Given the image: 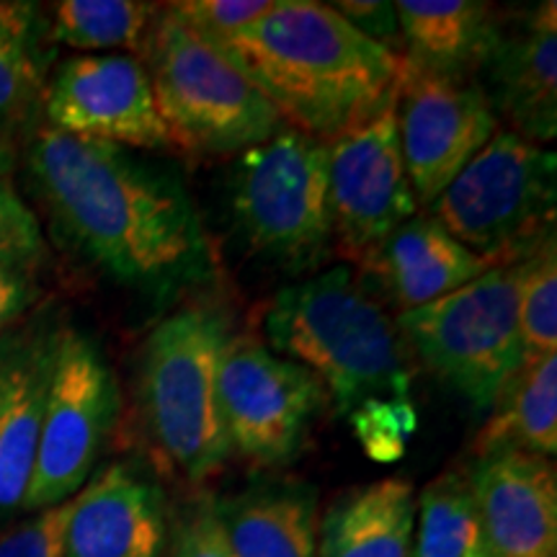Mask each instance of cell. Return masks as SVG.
I'll return each instance as SVG.
<instances>
[{
    "label": "cell",
    "instance_id": "1",
    "mask_svg": "<svg viewBox=\"0 0 557 557\" xmlns=\"http://www.w3.org/2000/svg\"><path fill=\"white\" fill-rule=\"evenodd\" d=\"M26 176L58 238L111 282L163 299L209 271L197 207L169 165L41 124Z\"/></svg>",
    "mask_w": 557,
    "mask_h": 557
},
{
    "label": "cell",
    "instance_id": "2",
    "mask_svg": "<svg viewBox=\"0 0 557 557\" xmlns=\"http://www.w3.org/2000/svg\"><path fill=\"white\" fill-rule=\"evenodd\" d=\"M284 124L331 143L398 94L403 58L361 37L329 3L276 0L222 41Z\"/></svg>",
    "mask_w": 557,
    "mask_h": 557
},
{
    "label": "cell",
    "instance_id": "3",
    "mask_svg": "<svg viewBox=\"0 0 557 557\" xmlns=\"http://www.w3.org/2000/svg\"><path fill=\"white\" fill-rule=\"evenodd\" d=\"M263 338L310 369L341 413L410 395L416 359L398 320L348 263L278 289L263 312Z\"/></svg>",
    "mask_w": 557,
    "mask_h": 557
},
{
    "label": "cell",
    "instance_id": "4",
    "mask_svg": "<svg viewBox=\"0 0 557 557\" xmlns=\"http://www.w3.org/2000/svg\"><path fill=\"white\" fill-rule=\"evenodd\" d=\"M139 60L150 73L171 148L191 156H240L287 127L238 60L165 5Z\"/></svg>",
    "mask_w": 557,
    "mask_h": 557
},
{
    "label": "cell",
    "instance_id": "5",
    "mask_svg": "<svg viewBox=\"0 0 557 557\" xmlns=\"http://www.w3.org/2000/svg\"><path fill=\"white\" fill-rule=\"evenodd\" d=\"M230 333L218 305L189 302L160 320L143 348L145 423L165 462L191 485L207 483L233 457L218 387Z\"/></svg>",
    "mask_w": 557,
    "mask_h": 557
},
{
    "label": "cell",
    "instance_id": "6",
    "mask_svg": "<svg viewBox=\"0 0 557 557\" xmlns=\"http://www.w3.org/2000/svg\"><path fill=\"white\" fill-rule=\"evenodd\" d=\"M230 207L256 259L287 274L315 271L333 248L329 143L287 124L240 152L230 176Z\"/></svg>",
    "mask_w": 557,
    "mask_h": 557
},
{
    "label": "cell",
    "instance_id": "7",
    "mask_svg": "<svg viewBox=\"0 0 557 557\" xmlns=\"http://www.w3.org/2000/svg\"><path fill=\"white\" fill-rule=\"evenodd\" d=\"M555 205V152L498 129L438 194L429 218L491 267H506L553 238Z\"/></svg>",
    "mask_w": 557,
    "mask_h": 557
},
{
    "label": "cell",
    "instance_id": "8",
    "mask_svg": "<svg viewBox=\"0 0 557 557\" xmlns=\"http://www.w3.org/2000/svg\"><path fill=\"white\" fill-rule=\"evenodd\" d=\"M521 261L487 269L468 287L400 312L398 329L429 372L487 413L500 387L524 364L519 333Z\"/></svg>",
    "mask_w": 557,
    "mask_h": 557
},
{
    "label": "cell",
    "instance_id": "9",
    "mask_svg": "<svg viewBox=\"0 0 557 557\" xmlns=\"http://www.w3.org/2000/svg\"><path fill=\"white\" fill-rule=\"evenodd\" d=\"M120 410V382L99 344L75 329H60L24 511L67 504L88 483Z\"/></svg>",
    "mask_w": 557,
    "mask_h": 557
},
{
    "label": "cell",
    "instance_id": "10",
    "mask_svg": "<svg viewBox=\"0 0 557 557\" xmlns=\"http://www.w3.org/2000/svg\"><path fill=\"white\" fill-rule=\"evenodd\" d=\"M218 387L230 447L263 468L297 457L331 400L310 369L248 333H230Z\"/></svg>",
    "mask_w": 557,
    "mask_h": 557
},
{
    "label": "cell",
    "instance_id": "11",
    "mask_svg": "<svg viewBox=\"0 0 557 557\" xmlns=\"http://www.w3.org/2000/svg\"><path fill=\"white\" fill-rule=\"evenodd\" d=\"M395 99L398 94L329 143L333 248L357 269L418 214L400 152Z\"/></svg>",
    "mask_w": 557,
    "mask_h": 557
},
{
    "label": "cell",
    "instance_id": "12",
    "mask_svg": "<svg viewBox=\"0 0 557 557\" xmlns=\"http://www.w3.org/2000/svg\"><path fill=\"white\" fill-rule=\"evenodd\" d=\"M403 163L416 205L431 207L500 129L483 88L403 60L395 99Z\"/></svg>",
    "mask_w": 557,
    "mask_h": 557
},
{
    "label": "cell",
    "instance_id": "13",
    "mask_svg": "<svg viewBox=\"0 0 557 557\" xmlns=\"http://www.w3.org/2000/svg\"><path fill=\"white\" fill-rule=\"evenodd\" d=\"M45 124L127 150L171 148L150 73L137 54H73L62 60L47 78Z\"/></svg>",
    "mask_w": 557,
    "mask_h": 557
},
{
    "label": "cell",
    "instance_id": "14",
    "mask_svg": "<svg viewBox=\"0 0 557 557\" xmlns=\"http://www.w3.org/2000/svg\"><path fill=\"white\" fill-rule=\"evenodd\" d=\"M472 498L493 557H557V470L519 449L478 455Z\"/></svg>",
    "mask_w": 557,
    "mask_h": 557
},
{
    "label": "cell",
    "instance_id": "15",
    "mask_svg": "<svg viewBox=\"0 0 557 557\" xmlns=\"http://www.w3.org/2000/svg\"><path fill=\"white\" fill-rule=\"evenodd\" d=\"M169 529L163 487L111 465L70 498L62 557H165Z\"/></svg>",
    "mask_w": 557,
    "mask_h": 557
},
{
    "label": "cell",
    "instance_id": "16",
    "mask_svg": "<svg viewBox=\"0 0 557 557\" xmlns=\"http://www.w3.org/2000/svg\"><path fill=\"white\" fill-rule=\"evenodd\" d=\"M496 120L508 132L534 145L557 135V5L540 3L517 26L500 34V41L480 73Z\"/></svg>",
    "mask_w": 557,
    "mask_h": 557
},
{
    "label": "cell",
    "instance_id": "17",
    "mask_svg": "<svg viewBox=\"0 0 557 557\" xmlns=\"http://www.w3.org/2000/svg\"><path fill=\"white\" fill-rule=\"evenodd\" d=\"M58 333L47 323L0 333V513L24 508L29 491Z\"/></svg>",
    "mask_w": 557,
    "mask_h": 557
},
{
    "label": "cell",
    "instance_id": "18",
    "mask_svg": "<svg viewBox=\"0 0 557 557\" xmlns=\"http://www.w3.org/2000/svg\"><path fill=\"white\" fill-rule=\"evenodd\" d=\"M487 269H493L491 263L451 238L434 218L416 214L382 243L357 274L367 284H377L400 315L468 287Z\"/></svg>",
    "mask_w": 557,
    "mask_h": 557
},
{
    "label": "cell",
    "instance_id": "19",
    "mask_svg": "<svg viewBox=\"0 0 557 557\" xmlns=\"http://www.w3.org/2000/svg\"><path fill=\"white\" fill-rule=\"evenodd\" d=\"M403 60L455 81H475L496 52L506 21L483 0H398Z\"/></svg>",
    "mask_w": 557,
    "mask_h": 557
},
{
    "label": "cell",
    "instance_id": "20",
    "mask_svg": "<svg viewBox=\"0 0 557 557\" xmlns=\"http://www.w3.org/2000/svg\"><path fill=\"white\" fill-rule=\"evenodd\" d=\"M413 529V483L374 480L331 500L318 524V557H410Z\"/></svg>",
    "mask_w": 557,
    "mask_h": 557
},
{
    "label": "cell",
    "instance_id": "21",
    "mask_svg": "<svg viewBox=\"0 0 557 557\" xmlns=\"http://www.w3.org/2000/svg\"><path fill=\"white\" fill-rule=\"evenodd\" d=\"M235 557H318V498L299 483L250 485L214 500Z\"/></svg>",
    "mask_w": 557,
    "mask_h": 557
},
{
    "label": "cell",
    "instance_id": "22",
    "mask_svg": "<svg viewBox=\"0 0 557 557\" xmlns=\"http://www.w3.org/2000/svg\"><path fill=\"white\" fill-rule=\"evenodd\" d=\"M475 455L519 449L553 459L557 451V354L524 359L500 387L478 431Z\"/></svg>",
    "mask_w": 557,
    "mask_h": 557
},
{
    "label": "cell",
    "instance_id": "23",
    "mask_svg": "<svg viewBox=\"0 0 557 557\" xmlns=\"http://www.w3.org/2000/svg\"><path fill=\"white\" fill-rule=\"evenodd\" d=\"M410 557H493L472 498L468 470L457 468L431 480L416 500Z\"/></svg>",
    "mask_w": 557,
    "mask_h": 557
},
{
    "label": "cell",
    "instance_id": "24",
    "mask_svg": "<svg viewBox=\"0 0 557 557\" xmlns=\"http://www.w3.org/2000/svg\"><path fill=\"white\" fill-rule=\"evenodd\" d=\"M158 11L139 0H62L52 9L50 39L81 54H139Z\"/></svg>",
    "mask_w": 557,
    "mask_h": 557
},
{
    "label": "cell",
    "instance_id": "25",
    "mask_svg": "<svg viewBox=\"0 0 557 557\" xmlns=\"http://www.w3.org/2000/svg\"><path fill=\"white\" fill-rule=\"evenodd\" d=\"M519 333L524 357L557 354V243L555 235L521 261Z\"/></svg>",
    "mask_w": 557,
    "mask_h": 557
},
{
    "label": "cell",
    "instance_id": "26",
    "mask_svg": "<svg viewBox=\"0 0 557 557\" xmlns=\"http://www.w3.org/2000/svg\"><path fill=\"white\" fill-rule=\"evenodd\" d=\"M47 73L37 47H0V143L45 124Z\"/></svg>",
    "mask_w": 557,
    "mask_h": 557
},
{
    "label": "cell",
    "instance_id": "27",
    "mask_svg": "<svg viewBox=\"0 0 557 557\" xmlns=\"http://www.w3.org/2000/svg\"><path fill=\"white\" fill-rule=\"evenodd\" d=\"M50 259L45 230L11 176L0 178V267L32 276Z\"/></svg>",
    "mask_w": 557,
    "mask_h": 557
},
{
    "label": "cell",
    "instance_id": "28",
    "mask_svg": "<svg viewBox=\"0 0 557 557\" xmlns=\"http://www.w3.org/2000/svg\"><path fill=\"white\" fill-rule=\"evenodd\" d=\"M348 416L361 447L377 462H395L406 455L408 438L418 426V413L410 398L367 400Z\"/></svg>",
    "mask_w": 557,
    "mask_h": 557
},
{
    "label": "cell",
    "instance_id": "29",
    "mask_svg": "<svg viewBox=\"0 0 557 557\" xmlns=\"http://www.w3.org/2000/svg\"><path fill=\"white\" fill-rule=\"evenodd\" d=\"M274 3L276 0H178L165 9L207 39L222 45L267 16Z\"/></svg>",
    "mask_w": 557,
    "mask_h": 557
},
{
    "label": "cell",
    "instance_id": "30",
    "mask_svg": "<svg viewBox=\"0 0 557 557\" xmlns=\"http://www.w3.org/2000/svg\"><path fill=\"white\" fill-rule=\"evenodd\" d=\"M165 557H235L214 511V498L191 500L169 529Z\"/></svg>",
    "mask_w": 557,
    "mask_h": 557
},
{
    "label": "cell",
    "instance_id": "31",
    "mask_svg": "<svg viewBox=\"0 0 557 557\" xmlns=\"http://www.w3.org/2000/svg\"><path fill=\"white\" fill-rule=\"evenodd\" d=\"M67 504L37 511L24 524L0 534V557H62Z\"/></svg>",
    "mask_w": 557,
    "mask_h": 557
},
{
    "label": "cell",
    "instance_id": "32",
    "mask_svg": "<svg viewBox=\"0 0 557 557\" xmlns=\"http://www.w3.org/2000/svg\"><path fill=\"white\" fill-rule=\"evenodd\" d=\"M329 5L361 37L372 39L374 45L403 58V34L395 3H387V0H336Z\"/></svg>",
    "mask_w": 557,
    "mask_h": 557
},
{
    "label": "cell",
    "instance_id": "33",
    "mask_svg": "<svg viewBox=\"0 0 557 557\" xmlns=\"http://www.w3.org/2000/svg\"><path fill=\"white\" fill-rule=\"evenodd\" d=\"M39 26V5L0 0V47H37Z\"/></svg>",
    "mask_w": 557,
    "mask_h": 557
},
{
    "label": "cell",
    "instance_id": "34",
    "mask_svg": "<svg viewBox=\"0 0 557 557\" xmlns=\"http://www.w3.org/2000/svg\"><path fill=\"white\" fill-rule=\"evenodd\" d=\"M34 299H37V287L32 276L0 267V333L9 331L32 308Z\"/></svg>",
    "mask_w": 557,
    "mask_h": 557
},
{
    "label": "cell",
    "instance_id": "35",
    "mask_svg": "<svg viewBox=\"0 0 557 557\" xmlns=\"http://www.w3.org/2000/svg\"><path fill=\"white\" fill-rule=\"evenodd\" d=\"M13 169H16V150L13 145L0 143V178H9Z\"/></svg>",
    "mask_w": 557,
    "mask_h": 557
}]
</instances>
